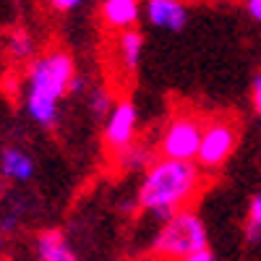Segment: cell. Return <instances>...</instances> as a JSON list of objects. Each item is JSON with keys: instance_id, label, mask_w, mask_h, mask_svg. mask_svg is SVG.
I'll use <instances>...</instances> for the list:
<instances>
[{"instance_id": "6da1fadb", "label": "cell", "mask_w": 261, "mask_h": 261, "mask_svg": "<svg viewBox=\"0 0 261 261\" xmlns=\"http://www.w3.org/2000/svg\"><path fill=\"white\" fill-rule=\"evenodd\" d=\"M204 188V170L196 162L186 160H167L157 157L141 172L139 191H136V204L141 212L167 220L178 209H186L193 204V199Z\"/></svg>"}, {"instance_id": "7a4b0ae2", "label": "cell", "mask_w": 261, "mask_h": 261, "mask_svg": "<svg viewBox=\"0 0 261 261\" xmlns=\"http://www.w3.org/2000/svg\"><path fill=\"white\" fill-rule=\"evenodd\" d=\"M76 73V60L60 47L39 53L24 73V107L39 128H55L60 120V102L68 94Z\"/></svg>"}, {"instance_id": "3957f363", "label": "cell", "mask_w": 261, "mask_h": 261, "mask_svg": "<svg viewBox=\"0 0 261 261\" xmlns=\"http://www.w3.org/2000/svg\"><path fill=\"white\" fill-rule=\"evenodd\" d=\"M209 248L206 222L193 206L178 209L160 222V230L151 238V253L160 261H178L193 251Z\"/></svg>"}, {"instance_id": "277c9868", "label": "cell", "mask_w": 261, "mask_h": 261, "mask_svg": "<svg viewBox=\"0 0 261 261\" xmlns=\"http://www.w3.org/2000/svg\"><path fill=\"white\" fill-rule=\"evenodd\" d=\"M238 144H241V125H238L235 118H230V115L204 118V130H201L196 165L204 172H217L235 154Z\"/></svg>"}, {"instance_id": "5b68a950", "label": "cell", "mask_w": 261, "mask_h": 261, "mask_svg": "<svg viewBox=\"0 0 261 261\" xmlns=\"http://www.w3.org/2000/svg\"><path fill=\"white\" fill-rule=\"evenodd\" d=\"M201 130H204V118L199 113L180 110L175 115H170L160 130L157 154L167 160L196 162L199 144H201Z\"/></svg>"}, {"instance_id": "8992f818", "label": "cell", "mask_w": 261, "mask_h": 261, "mask_svg": "<svg viewBox=\"0 0 261 261\" xmlns=\"http://www.w3.org/2000/svg\"><path fill=\"white\" fill-rule=\"evenodd\" d=\"M136 139H139V107L130 97H120L102 120V141L115 154L123 146L134 144Z\"/></svg>"}, {"instance_id": "52a82bcc", "label": "cell", "mask_w": 261, "mask_h": 261, "mask_svg": "<svg viewBox=\"0 0 261 261\" xmlns=\"http://www.w3.org/2000/svg\"><path fill=\"white\" fill-rule=\"evenodd\" d=\"M141 18L151 29L180 32L188 24V6L180 0H141Z\"/></svg>"}, {"instance_id": "ba28073f", "label": "cell", "mask_w": 261, "mask_h": 261, "mask_svg": "<svg viewBox=\"0 0 261 261\" xmlns=\"http://www.w3.org/2000/svg\"><path fill=\"white\" fill-rule=\"evenodd\" d=\"M99 21L110 32L136 29L141 21V0H102L99 3Z\"/></svg>"}, {"instance_id": "9c48e42d", "label": "cell", "mask_w": 261, "mask_h": 261, "mask_svg": "<svg viewBox=\"0 0 261 261\" xmlns=\"http://www.w3.org/2000/svg\"><path fill=\"white\" fill-rule=\"evenodd\" d=\"M144 45H146V39L139 32V27L118 32V37H115V58H118V68L125 76H134L139 71L141 58H144Z\"/></svg>"}, {"instance_id": "30bf717a", "label": "cell", "mask_w": 261, "mask_h": 261, "mask_svg": "<svg viewBox=\"0 0 261 261\" xmlns=\"http://www.w3.org/2000/svg\"><path fill=\"white\" fill-rule=\"evenodd\" d=\"M34 172H37V165L29 151L18 149L13 144L3 146V151H0V175L8 183H27L34 178Z\"/></svg>"}, {"instance_id": "8fae6325", "label": "cell", "mask_w": 261, "mask_h": 261, "mask_svg": "<svg viewBox=\"0 0 261 261\" xmlns=\"http://www.w3.org/2000/svg\"><path fill=\"white\" fill-rule=\"evenodd\" d=\"M39 261H79L73 246L60 230H42L34 241Z\"/></svg>"}, {"instance_id": "7c38bea8", "label": "cell", "mask_w": 261, "mask_h": 261, "mask_svg": "<svg viewBox=\"0 0 261 261\" xmlns=\"http://www.w3.org/2000/svg\"><path fill=\"white\" fill-rule=\"evenodd\" d=\"M160 154H157V146L151 144H144V141H134L123 146L120 151H115V167L123 170V172H144L146 167H151Z\"/></svg>"}, {"instance_id": "4fadbf2b", "label": "cell", "mask_w": 261, "mask_h": 261, "mask_svg": "<svg viewBox=\"0 0 261 261\" xmlns=\"http://www.w3.org/2000/svg\"><path fill=\"white\" fill-rule=\"evenodd\" d=\"M3 47H6L8 60H13L18 65H29L39 55L37 53V39L27 29H11L8 37H6V42H3Z\"/></svg>"}, {"instance_id": "5bb4252c", "label": "cell", "mask_w": 261, "mask_h": 261, "mask_svg": "<svg viewBox=\"0 0 261 261\" xmlns=\"http://www.w3.org/2000/svg\"><path fill=\"white\" fill-rule=\"evenodd\" d=\"M113 105H115V94H113L110 86H105V84H92L89 86V92H86V107H89L92 118L105 120L107 113L113 110Z\"/></svg>"}, {"instance_id": "9a60e30c", "label": "cell", "mask_w": 261, "mask_h": 261, "mask_svg": "<svg viewBox=\"0 0 261 261\" xmlns=\"http://www.w3.org/2000/svg\"><path fill=\"white\" fill-rule=\"evenodd\" d=\"M246 241L251 246H261V191L251 196L248 214H246Z\"/></svg>"}, {"instance_id": "2e32d148", "label": "cell", "mask_w": 261, "mask_h": 261, "mask_svg": "<svg viewBox=\"0 0 261 261\" xmlns=\"http://www.w3.org/2000/svg\"><path fill=\"white\" fill-rule=\"evenodd\" d=\"M89 86H92L89 76L81 73V71H76V73H73V79H71V84H68V94H73V97H86Z\"/></svg>"}, {"instance_id": "e0dca14e", "label": "cell", "mask_w": 261, "mask_h": 261, "mask_svg": "<svg viewBox=\"0 0 261 261\" xmlns=\"http://www.w3.org/2000/svg\"><path fill=\"white\" fill-rule=\"evenodd\" d=\"M84 3H86V0H47V6H50L53 11H58V13H73V11H79Z\"/></svg>"}, {"instance_id": "ac0fdd59", "label": "cell", "mask_w": 261, "mask_h": 261, "mask_svg": "<svg viewBox=\"0 0 261 261\" xmlns=\"http://www.w3.org/2000/svg\"><path fill=\"white\" fill-rule=\"evenodd\" d=\"M251 105H253V113L261 118V73H256L251 81Z\"/></svg>"}, {"instance_id": "d6986e66", "label": "cell", "mask_w": 261, "mask_h": 261, "mask_svg": "<svg viewBox=\"0 0 261 261\" xmlns=\"http://www.w3.org/2000/svg\"><path fill=\"white\" fill-rule=\"evenodd\" d=\"M178 261H217V258H214L212 248H201V251H193V253H188V256H183Z\"/></svg>"}, {"instance_id": "ffe728a7", "label": "cell", "mask_w": 261, "mask_h": 261, "mask_svg": "<svg viewBox=\"0 0 261 261\" xmlns=\"http://www.w3.org/2000/svg\"><path fill=\"white\" fill-rule=\"evenodd\" d=\"M243 6H246V13L261 27V0H243Z\"/></svg>"}, {"instance_id": "44dd1931", "label": "cell", "mask_w": 261, "mask_h": 261, "mask_svg": "<svg viewBox=\"0 0 261 261\" xmlns=\"http://www.w3.org/2000/svg\"><path fill=\"white\" fill-rule=\"evenodd\" d=\"M6 253V232H0V258Z\"/></svg>"}, {"instance_id": "7402d4cb", "label": "cell", "mask_w": 261, "mask_h": 261, "mask_svg": "<svg viewBox=\"0 0 261 261\" xmlns=\"http://www.w3.org/2000/svg\"><path fill=\"white\" fill-rule=\"evenodd\" d=\"M180 3H186V6H191V3H196V0H180Z\"/></svg>"}]
</instances>
